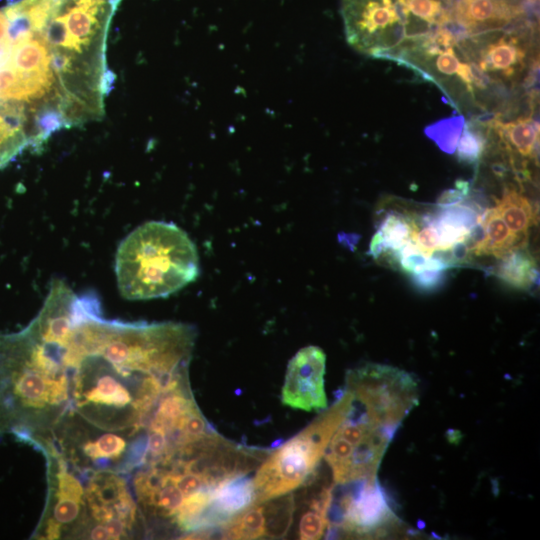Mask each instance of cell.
<instances>
[{
  "label": "cell",
  "mask_w": 540,
  "mask_h": 540,
  "mask_svg": "<svg viewBox=\"0 0 540 540\" xmlns=\"http://www.w3.org/2000/svg\"><path fill=\"white\" fill-rule=\"evenodd\" d=\"M27 328L32 363L62 399L42 443L71 462L130 447L140 466L159 400L189 381L195 328L106 319L98 295L65 281L50 285Z\"/></svg>",
  "instance_id": "cell-1"
},
{
  "label": "cell",
  "mask_w": 540,
  "mask_h": 540,
  "mask_svg": "<svg viewBox=\"0 0 540 540\" xmlns=\"http://www.w3.org/2000/svg\"><path fill=\"white\" fill-rule=\"evenodd\" d=\"M115 274L125 299L167 297L196 280L198 253L187 233L174 223L146 222L120 242Z\"/></svg>",
  "instance_id": "cell-2"
},
{
  "label": "cell",
  "mask_w": 540,
  "mask_h": 540,
  "mask_svg": "<svg viewBox=\"0 0 540 540\" xmlns=\"http://www.w3.org/2000/svg\"><path fill=\"white\" fill-rule=\"evenodd\" d=\"M352 394L343 388L326 408L301 432L263 459L253 478L254 504L286 494L301 486L315 472L333 434L350 408Z\"/></svg>",
  "instance_id": "cell-3"
},
{
  "label": "cell",
  "mask_w": 540,
  "mask_h": 540,
  "mask_svg": "<svg viewBox=\"0 0 540 540\" xmlns=\"http://www.w3.org/2000/svg\"><path fill=\"white\" fill-rule=\"evenodd\" d=\"M84 482L80 539H129L143 525L129 478L111 471L80 470Z\"/></svg>",
  "instance_id": "cell-4"
},
{
  "label": "cell",
  "mask_w": 540,
  "mask_h": 540,
  "mask_svg": "<svg viewBox=\"0 0 540 540\" xmlns=\"http://www.w3.org/2000/svg\"><path fill=\"white\" fill-rule=\"evenodd\" d=\"M344 388L371 420L386 426L400 427L419 400L415 378L402 369L383 364L368 363L349 370Z\"/></svg>",
  "instance_id": "cell-5"
},
{
  "label": "cell",
  "mask_w": 540,
  "mask_h": 540,
  "mask_svg": "<svg viewBox=\"0 0 540 540\" xmlns=\"http://www.w3.org/2000/svg\"><path fill=\"white\" fill-rule=\"evenodd\" d=\"M330 534L342 531L354 536H384L400 525L392 498L374 478L332 485L327 514Z\"/></svg>",
  "instance_id": "cell-6"
},
{
  "label": "cell",
  "mask_w": 540,
  "mask_h": 540,
  "mask_svg": "<svg viewBox=\"0 0 540 540\" xmlns=\"http://www.w3.org/2000/svg\"><path fill=\"white\" fill-rule=\"evenodd\" d=\"M348 42L357 50L385 57L406 38L393 0H342Z\"/></svg>",
  "instance_id": "cell-7"
},
{
  "label": "cell",
  "mask_w": 540,
  "mask_h": 540,
  "mask_svg": "<svg viewBox=\"0 0 540 540\" xmlns=\"http://www.w3.org/2000/svg\"><path fill=\"white\" fill-rule=\"evenodd\" d=\"M326 355L318 346L300 349L289 361L282 387V403L307 412L327 408L324 388Z\"/></svg>",
  "instance_id": "cell-8"
},
{
  "label": "cell",
  "mask_w": 540,
  "mask_h": 540,
  "mask_svg": "<svg viewBox=\"0 0 540 540\" xmlns=\"http://www.w3.org/2000/svg\"><path fill=\"white\" fill-rule=\"evenodd\" d=\"M293 511L294 503L289 494L252 504L222 526L223 536L227 539L283 536L292 522Z\"/></svg>",
  "instance_id": "cell-9"
},
{
  "label": "cell",
  "mask_w": 540,
  "mask_h": 540,
  "mask_svg": "<svg viewBox=\"0 0 540 540\" xmlns=\"http://www.w3.org/2000/svg\"><path fill=\"white\" fill-rule=\"evenodd\" d=\"M253 478L248 474L234 477L218 486L212 493L205 511L200 535L218 526H224L238 514L254 504Z\"/></svg>",
  "instance_id": "cell-10"
},
{
  "label": "cell",
  "mask_w": 540,
  "mask_h": 540,
  "mask_svg": "<svg viewBox=\"0 0 540 540\" xmlns=\"http://www.w3.org/2000/svg\"><path fill=\"white\" fill-rule=\"evenodd\" d=\"M415 217L390 211L378 225V229L372 237L369 254L374 259L390 256L406 243L411 241L412 233L417 229Z\"/></svg>",
  "instance_id": "cell-11"
},
{
  "label": "cell",
  "mask_w": 540,
  "mask_h": 540,
  "mask_svg": "<svg viewBox=\"0 0 540 540\" xmlns=\"http://www.w3.org/2000/svg\"><path fill=\"white\" fill-rule=\"evenodd\" d=\"M479 222L484 228L485 239L474 255H494L500 258L511 250L526 247L527 238L513 233L494 207L485 209Z\"/></svg>",
  "instance_id": "cell-12"
},
{
  "label": "cell",
  "mask_w": 540,
  "mask_h": 540,
  "mask_svg": "<svg viewBox=\"0 0 540 540\" xmlns=\"http://www.w3.org/2000/svg\"><path fill=\"white\" fill-rule=\"evenodd\" d=\"M506 150L523 158L536 155L539 142V124L531 117H521L511 122L503 123L495 118L491 124Z\"/></svg>",
  "instance_id": "cell-13"
},
{
  "label": "cell",
  "mask_w": 540,
  "mask_h": 540,
  "mask_svg": "<svg viewBox=\"0 0 540 540\" xmlns=\"http://www.w3.org/2000/svg\"><path fill=\"white\" fill-rule=\"evenodd\" d=\"M494 269V275L505 284L522 290H528L538 281L536 260L526 250L517 248L505 253Z\"/></svg>",
  "instance_id": "cell-14"
},
{
  "label": "cell",
  "mask_w": 540,
  "mask_h": 540,
  "mask_svg": "<svg viewBox=\"0 0 540 540\" xmlns=\"http://www.w3.org/2000/svg\"><path fill=\"white\" fill-rule=\"evenodd\" d=\"M521 10L504 0H460L456 5V19L473 28L488 21H508Z\"/></svg>",
  "instance_id": "cell-15"
},
{
  "label": "cell",
  "mask_w": 540,
  "mask_h": 540,
  "mask_svg": "<svg viewBox=\"0 0 540 540\" xmlns=\"http://www.w3.org/2000/svg\"><path fill=\"white\" fill-rule=\"evenodd\" d=\"M495 209L509 229L520 237L527 238L529 227L536 223V211L528 198L513 186L506 187L500 199H496Z\"/></svg>",
  "instance_id": "cell-16"
},
{
  "label": "cell",
  "mask_w": 540,
  "mask_h": 540,
  "mask_svg": "<svg viewBox=\"0 0 540 540\" xmlns=\"http://www.w3.org/2000/svg\"><path fill=\"white\" fill-rule=\"evenodd\" d=\"M525 58L517 38L502 37L490 44L482 53L479 67L484 72H500L506 77L513 76Z\"/></svg>",
  "instance_id": "cell-17"
},
{
  "label": "cell",
  "mask_w": 540,
  "mask_h": 540,
  "mask_svg": "<svg viewBox=\"0 0 540 540\" xmlns=\"http://www.w3.org/2000/svg\"><path fill=\"white\" fill-rule=\"evenodd\" d=\"M15 72L50 69V54L43 37L34 36L11 47L10 54L4 62Z\"/></svg>",
  "instance_id": "cell-18"
},
{
  "label": "cell",
  "mask_w": 540,
  "mask_h": 540,
  "mask_svg": "<svg viewBox=\"0 0 540 540\" xmlns=\"http://www.w3.org/2000/svg\"><path fill=\"white\" fill-rule=\"evenodd\" d=\"M331 493L332 486H326L310 500L308 509L302 514L299 521L300 539L315 540L324 535L328 526L327 514Z\"/></svg>",
  "instance_id": "cell-19"
},
{
  "label": "cell",
  "mask_w": 540,
  "mask_h": 540,
  "mask_svg": "<svg viewBox=\"0 0 540 540\" xmlns=\"http://www.w3.org/2000/svg\"><path fill=\"white\" fill-rule=\"evenodd\" d=\"M465 125L463 115H453L440 119L424 128V134L431 139L438 148L447 153L453 154Z\"/></svg>",
  "instance_id": "cell-20"
},
{
  "label": "cell",
  "mask_w": 540,
  "mask_h": 540,
  "mask_svg": "<svg viewBox=\"0 0 540 540\" xmlns=\"http://www.w3.org/2000/svg\"><path fill=\"white\" fill-rule=\"evenodd\" d=\"M486 134L480 130L479 122L465 123L456 147V156L465 164H477L486 148Z\"/></svg>",
  "instance_id": "cell-21"
},
{
  "label": "cell",
  "mask_w": 540,
  "mask_h": 540,
  "mask_svg": "<svg viewBox=\"0 0 540 540\" xmlns=\"http://www.w3.org/2000/svg\"><path fill=\"white\" fill-rule=\"evenodd\" d=\"M28 146L29 137L22 129L10 123L0 105V168L6 166Z\"/></svg>",
  "instance_id": "cell-22"
},
{
  "label": "cell",
  "mask_w": 540,
  "mask_h": 540,
  "mask_svg": "<svg viewBox=\"0 0 540 540\" xmlns=\"http://www.w3.org/2000/svg\"><path fill=\"white\" fill-rule=\"evenodd\" d=\"M68 127L70 126L59 109H42L36 116V128L38 132L35 137L36 150L42 147L44 141H46L52 133Z\"/></svg>",
  "instance_id": "cell-23"
},
{
  "label": "cell",
  "mask_w": 540,
  "mask_h": 540,
  "mask_svg": "<svg viewBox=\"0 0 540 540\" xmlns=\"http://www.w3.org/2000/svg\"><path fill=\"white\" fill-rule=\"evenodd\" d=\"M409 12L429 24L440 25L450 18L438 0H397Z\"/></svg>",
  "instance_id": "cell-24"
},
{
  "label": "cell",
  "mask_w": 540,
  "mask_h": 540,
  "mask_svg": "<svg viewBox=\"0 0 540 540\" xmlns=\"http://www.w3.org/2000/svg\"><path fill=\"white\" fill-rule=\"evenodd\" d=\"M447 270H423L409 274L413 286L420 292L430 293L439 289L446 280Z\"/></svg>",
  "instance_id": "cell-25"
},
{
  "label": "cell",
  "mask_w": 540,
  "mask_h": 540,
  "mask_svg": "<svg viewBox=\"0 0 540 540\" xmlns=\"http://www.w3.org/2000/svg\"><path fill=\"white\" fill-rule=\"evenodd\" d=\"M59 110L69 126L82 123L86 114L84 100L72 93H66L59 104Z\"/></svg>",
  "instance_id": "cell-26"
},
{
  "label": "cell",
  "mask_w": 540,
  "mask_h": 540,
  "mask_svg": "<svg viewBox=\"0 0 540 540\" xmlns=\"http://www.w3.org/2000/svg\"><path fill=\"white\" fill-rule=\"evenodd\" d=\"M460 64L452 47L446 48L439 53L435 63L436 69L444 75L456 74Z\"/></svg>",
  "instance_id": "cell-27"
},
{
  "label": "cell",
  "mask_w": 540,
  "mask_h": 540,
  "mask_svg": "<svg viewBox=\"0 0 540 540\" xmlns=\"http://www.w3.org/2000/svg\"><path fill=\"white\" fill-rule=\"evenodd\" d=\"M8 19L3 9H0V65L8 58L11 50V45L7 36Z\"/></svg>",
  "instance_id": "cell-28"
},
{
  "label": "cell",
  "mask_w": 540,
  "mask_h": 540,
  "mask_svg": "<svg viewBox=\"0 0 540 540\" xmlns=\"http://www.w3.org/2000/svg\"><path fill=\"white\" fill-rule=\"evenodd\" d=\"M467 195L468 193L456 187L454 189L446 190L438 198L437 206L444 207V206H449V205L459 203L463 201Z\"/></svg>",
  "instance_id": "cell-29"
},
{
  "label": "cell",
  "mask_w": 540,
  "mask_h": 540,
  "mask_svg": "<svg viewBox=\"0 0 540 540\" xmlns=\"http://www.w3.org/2000/svg\"><path fill=\"white\" fill-rule=\"evenodd\" d=\"M71 56L55 51L50 55V64L55 72L58 74H63L68 72L71 67Z\"/></svg>",
  "instance_id": "cell-30"
},
{
  "label": "cell",
  "mask_w": 540,
  "mask_h": 540,
  "mask_svg": "<svg viewBox=\"0 0 540 540\" xmlns=\"http://www.w3.org/2000/svg\"><path fill=\"white\" fill-rule=\"evenodd\" d=\"M470 73L472 86L478 89H485L490 83V78L488 75L475 63H470Z\"/></svg>",
  "instance_id": "cell-31"
},
{
  "label": "cell",
  "mask_w": 540,
  "mask_h": 540,
  "mask_svg": "<svg viewBox=\"0 0 540 540\" xmlns=\"http://www.w3.org/2000/svg\"><path fill=\"white\" fill-rule=\"evenodd\" d=\"M115 78V74L110 70H107L104 73L100 85V90L104 95H108L111 89L114 87Z\"/></svg>",
  "instance_id": "cell-32"
}]
</instances>
